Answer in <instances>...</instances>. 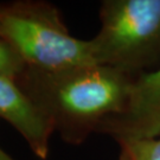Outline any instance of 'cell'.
Instances as JSON below:
<instances>
[{
	"label": "cell",
	"instance_id": "6da1fadb",
	"mask_svg": "<svg viewBox=\"0 0 160 160\" xmlns=\"http://www.w3.org/2000/svg\"><path fill=\"white\" fill-rule=\"evenodd\" d=\"M133 80L106 65L84 64L52 70L25 67L16 82L63 141L81 145L123 109Z\"/></svg>",
	"mask_w": 160,
	"mask_h": 160
},
{
	"label": "cell",
	"instance_id": "7a4b0ae2",
	"mask_svg": "<svg viewBox=\"0 0 160 160\" xmlns=\"http://www.w3.org/2000/svg\"><path fill=\"white\" fill-rule=\"evenodd\" d=\"M0 38L30 68L52 70L95 64L90 40L75 38L57 7L46 1L0 4Z\"/></svg>",
	"mask_w": 160,
	"mask_h": 160
},
{
	"label": "cell",
	"instance_id": "3957f363",
	"mask_svg": "<svg viewBox=\"0 0 160 160\" xmlns=\"http://www.w3.org/2000/svg\"><path fill=\"white\" fill-rule=\"evenodd\" d=\"M90 39L95 64L131 76L160 61V0H104Z\"/></svg>",
	"mask_w": 160,
	"mask_h": 160
},
{
	"label": "cell",
	"instance_id": "277c9868",
	"mask_svg": "<svg viewBox=\"0 0 160 160\" xmlns=\"http://www.w3.org/2000/svg\"><path fill=\"white\" fill-rule=\"evenodd\" d=\"M97 133L118 143L160 138V68L134 77L123 109L104 121Z\"/></svg>",
	"mask_w": 160,
	"mask_h": 160
},
{
	"label": "cell",
	"instance_id": "5b68a950",
	"mask_svg": "<svg viewBox=\"0 0 160 160\" xmlns=\"http://www.w3.org/2000/svg\"><path fill=\"white\" fill-rule=\"evenodd\" d=\"M0 118L24 138L37 158H48L50 138L55 133L51 121L18 86L16 80L5 76H0Z\"/></svg>",
	"mask_w": 160,
	"mask_h": 160
},
{
	"label": "cell",
	"instance_id": "8992f818",
	"mask_svg": "<svg viewBox=\"0 0 160 160\" xmlns=\"http://www.w3.org/2000/svg\"><path fill=\"white\" fill-rule=\"evenodd\" d=\"M119 146V160H160V138L128 140Z\"/></svg>",
	"mask_w": 160,
	"mask_h": 160
},
{
	"label": "cell",
	"instance_id": "52a82bcc",
	"mask_svg": "<svg viewBox=\"0 0 160 160\" xmlns=\"http://www.w3.org/2000/svg\"><path fill=\"white\" fill-rule=\"evenodd\" d=\"M26 64L8 43L0 38V76L16 80Z\"/></svg>",
	"mask_w": 160,
	"mask_h": 160
},
{
	"label": "cell",
	"instance_id": "ba28073f",
	"mask_svg": "<svg viewBox=\"0 0 160 160\" xmlns=\"http://www.w3.org/2000/svg\"><path fill=\"white\" fill-rule=\"evenodd\" d=\"M0 160H14L10 154H7L4 149L0 147Z\"/></svg>",
	"mask_w": 160,
	"mask_h": 160
}]
</instances>
